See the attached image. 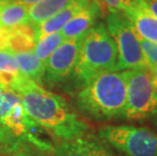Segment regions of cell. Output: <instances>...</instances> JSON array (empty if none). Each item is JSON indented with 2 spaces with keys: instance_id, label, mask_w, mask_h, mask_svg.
<instances>
[{
  "instance_id": "obj_1",
  "label": "cell",
  "mask_w": 157,
  "mask_h": 156,
  "mask_svg": "<svg viewBox=\"0 0 157 156\" xmlns=\"http://www.w3.org/2000/svg\"><path fill=\"white\" fill-rule=\"evenodd\" d=\"M21 98L26 114L40 127L61 140L86 134L88 126L69 108L61 95L43 88L23 75L13 89Z\"/></svg>"
},
{
  "instance_id": "obj_2",
  "label": "cell",
  "mask_w": 157,
  "mask_h": 156,
  "mask_svg": "<svg viewBox=\"0 0 157 156\" xmlns=\"http://www.w3.org/2000/svg\"><path fill=\"white\" fill-rule=\"evenodd\" d=\"M127 97V73H101L82 86L76 102L79 109L95 120L124 118Z\"/></svg>"
},
{
  "instance_id": "obj_3",
  "label": "cell",
  "mask_w": 157,
  "mask_h": 156,
  "mask_svg": "<svg viewBox=\"0 0 157 156\" xmlns=\"http://www.w3.org/2000/svg\"><path fill=\"white\" fill-rule=\"evenodd\" d=\"M118 51L105 24L94 25L83 36L73 75L83 86L101 73L117 71Z\"/></svg>"
},
{
  "instance_id": "obj_4",
  "label": "cell",
  "mask_w": 157,
  "mask_h": 156,
  "mask_svg": "<svg viewBox=\"0 0 157 156\" xmlns=\"http://www.w3.org/2000/svg\"><path fill=\"white\" fill-rule=\"evenodd\" d=\"M98 137L126 156H157V134L148 128L106 125L98 130Z\"/></svg>"
},
{
  "instance_id": "obj_5",
  "label": "cell",
  "mask_w": 157,
  "mask_h": 156,
  "mask_svg": "<svg viewBox=\"0 0 157 156\" xmlns=\"http://www.w3.org/2000/svg\"><path fill=\"white\" fill-rule=\"evenodd\" d=\"M127 73V97L124 118L141 122L157 112V89L149 68L131 69Z\"/></svg>"
},
{
  "instance_id": "obj_6",
  "label": "cell",
  "mask_w": 157,
  "mask_h": 156,
  "mask_svg": "<svg viewBox=\"0 0 157 156\" xmlns=\"http://www.w3.org/2000/svg\"><path fill=\"white\" fill-rule=\"evenodd\" d=\"M105 26L118 51L117 71L149 68L143 55L139 36L122 12H109Z\"/></svg>"
},
{
  "instance_id": "obj_7",
  "label": "cell",
  "mask_w": 157,
  "mask_h": 156,
  "mask_svg": "<svg viewBox=\"0 0 157 156\" xmlns=\"http://www.w3.org/2000/svg\"><path fill=\"white\" fill-rule=\"evenodd\" d=\"M83 36L65 40L48 58L45 65L47 81L51 83L62 81L71 74L77 61Z\"/></svg>"
},
{
  "instance_id": "obj_8",
  "label": "cell",
  "mask_w": 157,
  "mask_h": 156,
  "mask_svg": "<svg viewBox=\"0 0 157 156\" xmlns=\"http://www.w3.org/2000/svg\"><path fill=\"white\" fill-rule=\"evenodd\" d=\"M55 156H113L111 147L92 135L61 140L53 147Z\"/></svg>"
},
{
  "instance_id": "obj_9",
  "label": "cell",
  "mask_w": 157,
  "mask_h": 156,
  "mask_svg": "<svg viewBox=\"0 0 157 156\" xmlns=\"http://www.w3.org/2000/svg\"><path fill=\"white\" fill-rule=\"evenodd\" d=\"M36 42V29L31 24L8 29L1 28L0 50H5L14 55L34 52Z\"/></svg>"
},
{
  "instance_id": "obj_10",
  "label": "cell",
  "mask_w": 157,
  "mask_h": 156,
  "mask_svg": "<svg viewBox=\"0 0 157 156\" xmlns=\"http://www.w3.org/2000/svg\"><path fill=\"white\" fill-rule=\"evenodd\" d=\"M123 14L131 22L139 38L157 44V17L149 10L143 0H135Z\"/></svg>"
},
{
  "instance_id": "obj_11",
  "label": "cell",
  "mask_w": 157,
  "mask_h": 156,
  "mask_svg": "<svg viewBox=\"0 0 157 156\" xmlns=\"http://www.w3.org/2000/svg\"><path fill=\"white\" fill-rule=\"evenodd\" d=\"M101 7L96 0H90L89 3L77 12L66 25L61 29L65 40L84 36L90 29L95 25L96 19L101 15Z\"/></svg>"
},
{
  "instance_id": "obj_12",
  "label": "cell",
  "mask_w": 157,
  "mask_h": 156,
  "mask_svg": "<svg viewBox=\"0 0 157 156\" xmlns=\"http://www.w3.org/2000/svg\"><path fill=\"white\" fill-rule=\"evenodd\" d=\"M89 1L90 0H74L67 7L36 25V41L47 35L61 32V29L64 28L70 19L81 10L84 6L87 5Z\"/></svg>"
},
{
  "instance_id": "obj_13",
  "label": "cell",
  "mask_w": 157,
  "mask_h": 156,
  "mask_svg": "<svg viewBox=\"0 0 157 156\" xmlns=\"http://www.w3.org/2000/svg\"><path fill=\"white\" fill-rule=\"evenodd\" d=\"M22 77L15 55L0 50V86L13 91Z\"/></svg>"
},
{
  "instance_id": "obj_14",
  "label": "cell",
  "mask_w": 157,
  "mask_h": 156,
  "mask_svg": "<svg viewBox=\"0 0 157 156\" xmlns=\"http://www.w3.org/2000/svg\"><path fill=\"white\" fill-rule=\"evenodd\" d=\"M74 0H43L29 6V22L38 25L46 19L67 7Z\"/></svg>"
},
{
  "instance_id": "obj_15",
  "label": "cell",
  "mask_w": 157,
  "mask_h": 156,
  "mask_svg": "<svg viewBox=\"0 0 157 156\" xmlns=\"http://www.w3.org/2000/svg\"><path fill=\"white\" fill-rule=\"evenodd\" d=\"M29 24V6L19 3H0V26H14Z\"/></svg>"
},
{
  "instance_id": "obj_16",
  "label": "cell",
  "mask_w": 157,
  "mask_h": 156,
  "mask_svg": "<svg viewBox=\"0 0 157 156\" xmlns=\"http://www.w3.org/2000/svg\"><path fill=\"white\" fill-rule=\"evenodd\" d=\"M21 74L36 82H40L45 75V64L36 57L34 52L15 54Z\"/></svg>"
},
{
  "instance_id": "obj_17",
  "label": "cell",
  "mask_w": 157,
  "mask_h": 156,
  "mask_svg": "<svg viewBox=\"0 0 157 156\" xmlns=\"http://www.w3.org/2000/svg\"><path fill=\"white\" fill-rule=\"evenodd\" d=\"M64 41L65 39L61 34V32L47 35L36 42L34 54L40 61H42L46 65L48 58Z\"/></svg>"
},
{
  "instance_id": "obj_18",
  "label": "cell",
  "mask_w": 157,
  "mask_h": 156,
  "mask_svg": "<svg viewBox=\"0 0 157 156\" xmlns=\"http://www.w3.org/2000/svg\"><path fill=\"white\" fill-rule=\"evenodd\" d=\"M139 41L149 69L157 68V44L141 38H139Z\"/></svg>"
},
{
  "instance_id": "obj_19",
  "label": "cell",
  "mask_w": 157,
  "mask_h": 156,
  "mask_svg": "<svg viewBox=\"0 0 157 156\" xmlns=\"http://www.w3.org/2000/svg\"><path fill=\"white\" fill-rule=\"evenodd\" d=\"M99 6L108 8L109 12L117 11L124 13L133 5L135 0H96Z\"/></svg>"
},
{
  "instance_id": "obj_20",
  "label": "cell",
  "mask_w": 157,
  "mask_h": 156,
  "mask_svg": "<svg viewBox=\"0 0 157 156\" xmlns=\"http://www.w3.org/2000/svg\"><path fill=\"white\" fill-rule=\"evenodd\" d=\"M16 139L17 138L12 134V132L0 123V145L15 146Z\"/></svg>"
},
{
  "instance_id": "obj_21",
  "label": "cell",
  "mask_w": 157,
  "mask_h": 156,
  "mask_svg": "<svg viewBox=\"0 0 157 156\" xmlns=\"http://www.w3.org/2000/svg\"><path fill=\"white\" fill-rule=\"evenodd\" d=\"M41 1H43V0H0V3H19V4L31 6Z\"/></svg>"
},
{
  "instance_id": "obj_22",
  "label": "cell",
  "mask_w": 157,
  "mask_h": 156,
  "mask_svg": "<svg viewBox=\"0 0 157 156\" xmlns=\"http://www.w3.org/2000/svg\"><path fill=\"white\" fill-rule=\"evenodd\" d=\"M143 1L145 2V4L149 8V10L157 17V0H143Z\"/></svg>"
},
{
  "instance_id": "obj_23",
  "label": "cell",
  "mask_w": 157,
  "mask_h": 156,
  "mask_svg": "<svg viewBox=\"0 0 157 156\" xmlns=\"http://www.w3.org/2000/svg\"><path fill=\"white\" fill-rule=\"evenodd\" d=\"M16 156H50L44 152H38V151H31V150H25L18 152Z\"/></svg>"
},
{
  "instance_id": "obj_24",
  "label": "cell",
  "mask_w": 157,
  "mask_h": 156,
  "mask_svg": "<svg viewBox=\"0 0 157 156\" xmlns=\"http://www.w3.org/2000/svg\"><path fill=\"white\" fill-rule=\"evenodd\" d=\"M150 72H151V77H152L153 84H154V86L157 89V68L150 69Z\"/></svg>"
},
{
  "instance_id": "obj_25",
  "label": "cell",
  "mask_w": 157,
  "mask_h": 156,
  "mask_svg": "<svg viewBox=\"0 0 157 156\" xmlns=\"http://www.w3.org/2000/svg\"><path fill=\"white\" fill-rule=\"evenodd\" d=\"M153 119H154V123H155V125H156V127H157V112H156V115L153 117Z\"/></svg>"
},
{
  "instance_id": "obj_26",
  "label": "cell",
  "mask_w": 157,
  "mask_h": 156,
  "mask_svg": "<svg viewBox=\"0 0 157 156\" xmlns=\"http://www.w3.org/2000/svg\"><path fill=\"white\" fill-rule=\"evenodd\" d=\"M0 32H1V26H0Z\"/></svg>"
}]
</instances>
